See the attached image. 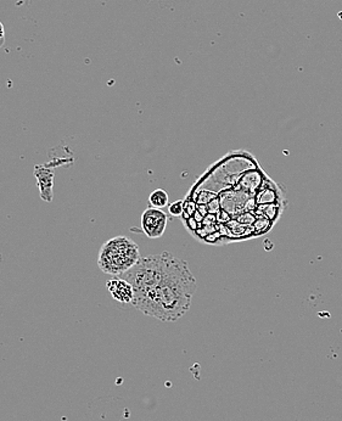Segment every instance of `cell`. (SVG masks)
I'll use <instances>...</instances> for the list:
<instances>
[{
  "label": "cell",
  "mask_w": 342,
  "mask_h": 421,
  "mask_svg": "<svg viewBox=\"0 0 342 421\" xmlns=\"http://www.w3.org/2000/svg\"><path fill=\"white\" fill-rule=\"evenodd\" d=\"M169 214H172L173 217H180L184 212V201L180 200V201H175V203H171L169 207Z\"/></svg>",
  "instance_id": "obj_6"
},
{
  "label": "cell",
  "mask_w": 342,
  "mask_h": 421,
  "mask_svg": "<svg viewBox=\"0 0 342 421\" xmlns=\"http://www.w3.org/2000/svg\"><path fill=\"white\" fill-rule=\"evenodd\" d=\"M106 289L114 301L125 303V305L133 302V298H134L133 286L121 277H114L112 279L108 280Z\"/></svg>",
  "instance_id": "obj_4"
},
{
  "label": "cell",
  "mask_w": 342,
  "mask_h": 421,
  "mask_svg": "<svg viewBox=\"0 0 342 421\" xmlns=\"http://www.w3.org/2000/svg\"><path fill=\"white\" fill-rule=\"evenodd\" d=\"M133 286L132 305L149 317L175 322L191 309L197 289L194 274L184 259L169 252L141 257L121 275Z\"/></svg>",
  "instance_id": "obj_1"
},
{
  "label": "cell",
  "mask_w": 342,
  "mask_h": 421,
  "mask_svg": "<svg viewBox=\"0 0 342 421\" xmlns=\"http://www.w3.org/2000/svg\"><path fill=\"white\" fill-rule=\"evenodd\" d=\"M141 225L149 239H160L169 225V216L160 208L147 207L141 214Z\"/></svg>",
  "instance_id": "obj_3"
},
{
  "label": "cell",
  "mask_w": 342,
  "mask_h": 421,
  "mask_svg": "<svg viewBox=\"0 0 342 421\" xmlns=\"http://www.w3.org/2000/svg\"><path fill=\"white\" fill-rule=\"evenodd\" d=\"M149 205L150 207L162 208L169 206V196L167 192H164L163 189H156L150 194L149 196Z\"/></svg>",
  "instance_id": "obj_5"
},
{
  "label": "cell",
  "mask_w": 342,
  "mask_h": 421,
  "mask_svg": "<svg viewBox=\"0 0 342 421\" xmlns=\"http://www.w3.org/2000/svg\"><path fill=\"white\" fill-rule=\"evenodd\" d=\"M5 43V29L3 22L0 21V48Z\"/></svg>",
  "instance_id": "obj_7"
},
{
  "label": "cell",
  "mask_w": 342,
  "mask_h": 421,
  "mask_svg": "<svg viewBox=\"0 0 342 421\" xmlns=\"http://www.w3.org/2000/svg\"><path fill=\"white\" fill-rule=\"evenodd\" d=\"M141 258L139 246L131 238L114 236L100 248L98 266L103 273L121 277L130 272Z\"/></svg>",
  "instance_id": "obj_2"
}]
</instances>
